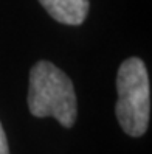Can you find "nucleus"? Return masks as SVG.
<instances>
[{
	"label": "nucleus",
	"instance_id": "3",
	"mask_svg": "<svg viewBox=\"0 0 152 154\" xmlns=\"http://www.w3.org/2000/svg\"><path fill=\"white\" fill-rule=\"evenodd\" d=\"M55 20L65 25H79L88 13V0H39Z\"/></svg>",
	"mask_w": 152,
	"mask_h": 154
},
{
	"label": "nucleus",
	"instance_id": "1",
	"mask_svg": "<svg viewBox=\"0 0 152 154\" xmlns=\"http://www.w3.org/2000/svg\"><path fill=\"white\" fill-rule=\"evenodd\" d=\"M28 107L34 117H53L64 128H71L78 114L71 79L51 62L39 61L30 72Z\"/></svg>",
	"mask_w": 152,
	"mask_h": 154
},
{
	"label": "nucleus",
	"instance_id": "2",
	"mask_svg": "<svg viewBox=\"0 0 152 154\" xmlns=\"http://www.w3.org/2000/svg\"><path fill=\"white\" fill-rule=\"evenodd\" d=\"M118 101L115 106L123 131L140 137L146 132L151 114V89L146 66L140 58H129L118 69Z\"/></svg>",
	"mask_w": 152,
	"mask_h": 154
},
{
	"label": "nucleus",
	"instance_id": "4",
	"mask_svg": "<svg viewBox=\"0 0 152 154\" xmlns=\"http://www.w3.org/2000/svg\"><path fill=\"white\" fill-rule=\"evenodd\" d=\"M0 154H10V149H8L6 134H5V131H3L2 123H0Z\"/></svg>",
	"mask_w": 152,
	"mask_h": 154
}]
</instances>
